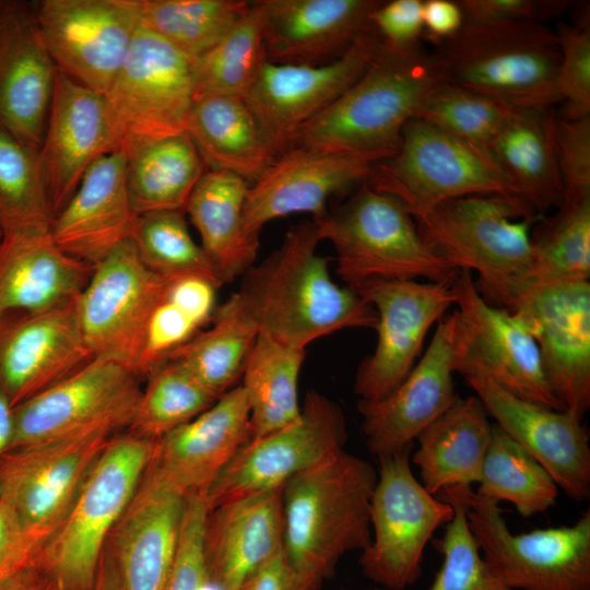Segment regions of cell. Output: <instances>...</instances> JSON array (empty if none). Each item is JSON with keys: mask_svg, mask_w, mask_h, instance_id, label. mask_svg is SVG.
<instances>
[{"mask_svg": "<svg viewBox=\"0 0 590 590\" xmlns=\"http://www.w3.org/2000/svg\"><path fill=\"white\" fill-rule=\"evenodd\" d=\"M155 441L111 437L86 475L62 523L42 550L39 566L60 590H92L108 539L133 498Z\"/></svg>", "mask_w": 590, "mask_h": 590, "instance_id": "cell-7", "label": "cell"}, {"mask_svg": "<svg viewBox=\"0 0 590 590\" xmlns=\"http://www.w3.org/2000/svg\"><path fill=\"white\" fill-rule=\"evenodd\" d=\"M519 110L445 81L427 96L414 118L489 150Z\"/></svg>", "mask_w": 590, "mask_h": 590, "instance_id": "cell-48", "label": "cell"}, {"mask_svg": "<svg viewBox=\"0 0 590 590\" xmlns=\"http://www.w3.org/2000/svg\"><path fill=\"white\" fill-rule=\"evenodd\" d=\"M412 449L378 459L369 506L371 541L358 559L362 574L389 590H404L421 578L428 541L453 517L452 505L428 493L413 474Z\"/></svg>", "mask_w": 590, "mask_h": 590, "instance_id": "cell-11", "label": "cell"}, {"mask_svg": "<svg viewBox=\"0 0 590 590\" xmlns=\"http://www.w3.org/2000/svg\"><path fill=\"white\" fill-rule=\"evenodd\" d=\"M422 0L382 1L373 12L370 25L382 46L406 50L421 46L424 33Z\"/></svg>", "mask_w": 590, "mask_h": 590, "instance_id": "cell-54", "label": "cell"}, {"mask_svg": "<svg viewBox=\"0 0 590 590\" xmlns=\"http://www.w3.org/2000/svg\"><path fill=\"white\" fill-rule=\"evenodd\" d=\"M245 0H140L141 26L193 60L248 12Z\"/></svg>", "mask_w": 590, "mask_h": 590, "instance_id": "cell-42", "label": "cell"}, {"mask_svg": "<svg viewBox=\"0 0 590 590\" xmlns=\"http://www.w3.org/2000/svg\"><path fill=\"white\" fill-rule=\"evenodd\" d=\"M209 508L203 495L186 497L176 554L166 590H203L208 582L203 533Z\"/></svg>", "mask_w": 590, "mask_h": 590, "instance_id": "cell-51", "label": "cell"}, {"mask_svg": "<svg viewBox=\"0 0 590 590\" xmlns=\"http://www.w3.org/2000/svg\"><path fill=\"white\" fill-rule=\"evenodd\" d=\"M92 590H121L117 569L106 544Z\"/></svg>", "mask_w": 590, "mask_h": 590, "instance_id": "cell-59", "label": "cell"}, {"mask_svg": "<svg viewBox=\"0 0 590 590\" xmlns=\"http://www.w3.org/2000/svg\"><path fill=\"white\" fill-rule=\"evenodd\" d=\"M452 282L375 280L355 291L377 314L378 338L374 352L356 369L358 400H379L405 379L427 332L455 304Z\"/></svg>", "mask_w": 590, "mask_h": 590, "instance_id": "cell-18", "label": "cell"}, {"mask_svg": "<svg viewBox=\"0 0 590 590\" xmlns=\"http://www.w3.org/2000/svg\"><path fill=\"white\" fill-rule=\"evenodd\" d=\"M445 81L433 52L421 46L393 50L380 43L364 73L329 107L298 128L286 149L304 145L378 162L388 158L398 151L405 125Z\"/></svg>", "mask_w": 590, "mask_h": 590, "instance_id": "cell-2", "label": "cell"}, {"mask_svg": "<svg viewBox=\"0 0 590 590\" xmlns=\"http://www.w3.org/2000/svg\"><path fill=\"white\" fill-rule=\"evenodd\" d=\"M104 96L116 153L126 156L145 144L186 131L194 102L192 60L140 26Z\"/></svg>", "mask_w": 590, "mask_h": 590, "instance_id": "cell-10", "label": "cell"}, {"mask_svg": "<svg viewBox=\"0 0 590 590\" xmlns=\"http://www.w3.org/2000/svg\"><path fill=\"white\" fill-rule=\"evenodd\" d=\"M1 237H2V233H1V231H0V239H1Z\"/></svg>", "mask_w": 590, "mask_h": 590, "instance_id": "cell-61", "label": "cell"}, {"mask_svg": "<svg viewBox=\"0 0 590 590\" xmlns=\"http://www.w3.org/2000/svg\"><path fill=\"white\" fill-rule=\"evenodd\" d=\"M555 145L565 200L590 196V115L555 117Z\"/></svg>", "mask_w": 590, "mask_h": 590, "instance_id": "cell-52", "label": "cell"}, {"mask_svg": "<svg viewBox=\"0 0 590 590\" xmlns=\"http://www.w3.org/2000/svg\"><path fill=\"white\" fill-rule=\"evenodd\" d=\"M94 267L64 253L50 228L2 234L0 316L49 309L76 298Z\"/></svg>", "mask_w": 590, "mask_h": 590, "instance_id": "cell-32", "label": "cell"}, {"mask_svg": "<svg viewBox=\"0 0 590 590\" xmlns=\"http://www.w3.org/2000/svg\"><path fill=\"white\" fill-rule=\"evenodd\" d=\"M211 326L199 331L166 361L181 364L210 392L220 398L241 378L259 334L256 319L239 292L216 307Z\"/></svg>", "mask_w": 590, "mask_h": 590, "instance_id": "cell-37", "label": "cell"}, {"mask_svg": "<svg viewBox=\"0 0 590 590\" xmlns=\"http://www.w3.org/2000/svg\"><path fill=\"white\" fill-rule=\"evenodd\" d=\"M219 287L201 276L168 280L148 324L142 375L150 376L211 321Z\"/></svg>", "mask_w": 590, "mask_h": 590, "instance_id": "cell-44", "label": "cell"}, {"mask_svg": "<svg viewBox=\"0 0 590 590\" xmlns=\"http://www.w3.org/2000/svg\"><path fill=\"white\" fill-rule=\"evenodd\" d=\"M137 378L114 361L94 357L13 408L9 449L129 427L142 392Z\"/></svg>", "mask_w": 590, "mask_h": 590, "instance_id": "cell-13", "label": "cell"}, {"mask_svg": "<svg viewBox=\"0 0 590 590\" xmlns=\"http://www.w3.org/2000/svg\"><path fill=\"white\" fill-rule=\"evenodd\" d=\"M471 533L509 590H590V510L571 526L512 533L498 503L465 489Z\"/></svg>", "mask_w": 590, "mask_h": 590, "instance_id": "cell-9", "label": "cell"}, {"mask_svg": "<svg viewBox=\"0 0 590 590\" xmlns=\"http://www.w3.org/2000/svg\"><path fill=\"white\" fill-rule=\"evenodd\" d=\"M341 408L316 390L306 393L292 424L250 439L206 491L209 510L248 495L282 488L293 476L344 449Z\"/></svg>", "mask_w": 590, "mask_h": 590, "instance_id": "cell-14", "label": "cell"}, {"mask_svg": "<svg viewBox=\"0 0 590 590\" xmlns=\"http://www.w3.org/2000/svg\"><path fill=\"white\" fill-rule=\"evenodd\" d=\"M495 424L575 502L590 497L589 433L576 414L522 400L486 378L465 379Z\"/></svg>", "mask_w": 590, "mask_h": 590, "instance_id": "cell-25", "label": "cell"}, {"mask_svg": "<svg viewBox=\"0 0 590 590\" xmlns=\"http://www.w3.org/2000/svg\"><path fill=\"white\" fill-rule=\"evenodd\" d=\"M456 324V310L437 322L420 362L392 392L358 400L362 432L377 459L413 448L417 435L460 397L453 382Z\"/></svg>", "mask_w": 590, "mask_h": 590, "instance_id": "cell-22", "label": "cell"}, {"mask_svg": "<svg viewBox=\"0 0 590 590\" xmlns=\"http://www.w3.org/2000/svg\"><path fill=\"white\" fill-rule=\"evenodd\" d=\"M377 477L367 460L343 449L282 486L283 552L302 578L321 587L346 553L369 545Z\"/></svg>", "mask_w": 590, "mask_h": 590, "instance_id": "cell-3", "label": "cell"}, {"mask_svg": "<svg viewBox=\"0 0 590 590\" xmlns=\"http://www.w3.org/2000/svg\"><path fill=\"white\" fill-rule=\"evenodd\" d=\"M185 211L140 214L131 240L144 266L165 280L201 276L221 286L216 270L190 235Z\"/></svg>", "mask_w": 590, "mask_h": 590, "instance_id": "cell-47", "label": "cell"}, {"mask_svg": "<svg viewBox=\"0 0 590 590\" xmlns=\"http://www.w3.org/2000/svg\"><path fill=\"white\" fill-rule=\"evenodd\" d=\"M378 0H258L266 59L321 64L342 56L369 26Z\"/></svg>", "mask_w": 590, "mask_h": 590, "instance_id": "cell-28", "label": "cell"}, {"mask_svg": "<svg viewBox=\"0 0 590 590\" xmlns=\"http://www.w3.org/2000/svg\"><path fill=\"white\" fill-rule=\"evenodd\" d=\"M560 60L557 91L564 109L560 117L590 115V28L560 22L555 30Z\"/></svg>", "mask_w": 590, "mask_h": 590, "instance_id": "cell-50", "label": "cell"}, {"mask_svg": "<svg viewBox=\"0 0 590 590\" xmlns=\"http://www.w3.org/2000/svg\"><path fill=\"white\" fill-rule=\"evenodd\" d=\"M110 153H116V142L105 96L57 71L38 151L54 217L73 196L87 169Z\"/></svg>", "mask_w": 590, "mask_h": 590, "instance_id": "cell-26", "label": "cell"}, {"mask_svg": "<svg viewBox=\"0 0 590 590\" xmlns=\"http://www.w3.org/2000/svg\"><path fill=\"white\" fill-rule=\"evenodd\" d=\"M282 488L210 509L203 533L208 582L238 590L245 579L283 548Z\"/></svg>", "mask_w": 590, "mask_h": 590, "instance_id": "cell-30", "label": "cell"}, {"mask_svg": "<svg viewBox=\"0 0 590 590\" xmlns=\"http://www.w3.org/2000/svg\"><path fill=\"white\" fill-rule=\"evenodd\" d=\"M377 162L304 145L287 148L249 186L244 208L247 231L259 237L268 222L293 213L321 220L328 200L365 181Z\"/></svg>", "mask_w": 590, "mask_h": 590, "instance_id": "cell-24", "label": "cell"}, {"mask_svg": "<svg viewBox=\"0 0 590 590\" xmlns=\"http://www.w3.org/2000/svg\"><path fill=\"white\" fill-rule=\"evenodd\" d=\"M167 282L144 266L131 239L94 266L78 311L95 357L142 375L148 324Z\"/></svg>", "mask_w": 590, "mask_h": 590, "instance_id": "cell-15", "label": "cell"}, {"mask_svg": "<svg viewBox=\"0 0 590 590\" xmlns=\"http://www.w3.org/2000/svg\"><path fill=\"white\" fill-rule=\"evenodd\" d=\"M535 225L532 264L520 292L535 285L589 281L590 196L563 201L554 215L542 216Z\"/></svg>", "mask_w": 590, "mask_h": 590, "instance_id": "cell-40", "label": "cell"}, {"mask_svg": "<svg viewBox=\"0 0 590 590\" xmlns=\"http://www.w3.org/2000/svg\"><path fill=\"white\" fill-rule=\"evenodd\" d=\"M464 23H504L558 17L569 7L566 0H458Z\"/></svg>", "mask_w": 590, "mask_h": 590, "instance_id": "cell-53", "label": "cell"}, {"mask_svg": "<svg viewBox=\"0 0 590 590\" xmlns=\"http://www.w3.org/2000/svg\"><path fill=\"white\" fill-rule=\"evenodd\" d=\"M138 217L127 187L126 156L110 153L87 169L54 217L50 233L64 253L94 267L131 239Z\"/></svg>", "mask_w": 590, "mask_h": 590, "instance_id": "cell-29", "label": "cell"}, {"mask_svg": "<svg viewBox=\"0 0 590 590\" xmlns=\"http://www.w3.org/2000/svg\"><path fill=\"white\" fill-rule=\"evenodd\" d=\"M0 590H60L57 581L39 565L0 579Z\"/></svg>", "mask_w": 590, "mask_h": 590, "instance_id": "cell-58", "label": "cell"}, {"mask_svg": "<svg viewBox=\"0 0 590 590\" xmlns=\"http://www.w3.org/2000/svg\"><path fill=\"white\" fill-rule=\"evenodd\" d=\"M424 33L437 45L457 34L464 24L463 12L457 1H423Z\"/></svg>", "mask_w": 590, "mask_h": 590, "instance_id": "cell-57", "label": "cell"}, {"mask_svg": "<svg viewBox=\"0 0 590 590\" xmlns=\"http://www.w3.org/2000/svg\"><path fill=\"white\" fill-rule=\"evenodd\" d=\"M78 297L45 310L0 316V389L12 408L95 357L82 331Z\"/></svg>", "mask_w": 590, "mask_h": 590, "instance_id": "cell-21", "label": "cell"}, {"mask_svg": "<svg viewBox=\"0 0 590 590\" xmlns=\"http://www.w3.org/2000/svg\"><path fill=\"white\" fill-rule=\"evenodd\" d=\"M56 75L35 1L0 0V128L38 151Z\"/></svg>", "mask_w": 590, "mask_h": 590, "instance_id": "cell-27", "label": "cell"}, {"mask_svg": "<svg viewBox=\"0 0 590 590\" xmlns=\"http://www.w3.org/2000/svg\"><path fill=\"white\" fill-rule=\"evenodd\" d=\"M266 61L262 12L258 1H252L244 17L219 43L192 60L194 99H245Z\"/></svg>", "mask_w": 590, "mask_h": 590, "instance_id": "cell-41", "label": "cell"}, {"mask_svg": "<svg viewBox=\"0 0 590 590\" xmlns=\"http://www.w3.org/2000/svg\"><path fill=\"white\" fill-rule=\"evenodd\" d=\"M302 578L287 562L283 548L258 567L238 590H319Z\"/></svg>", "mask_w": 590, "mask_h": 590, "instance_id": "cell-56", "label": "cell"}, {"mask_svg": "<svg viewBox=\"0 0 590 590\" xmlns=\"http://www.w3.org/2000/svg\"><path fill=\"white\" fill-rule=\"evenodd\" d=\"M13 435V408L0 389V457L10 447Z\"/></svg>", "mask_w": 590, "mask_h": 590, "instance_id": "cell-60", "label": "cell"}, {"mask_svg": "<svg viewBox=\"0 0 590 590\" xmlns=\"http://www.w3.org/2000/svg\"><path fill=\"white\" fill-rule=\"evenodd\" d=\"M249 186L232 173L206 169L186 205L201 247L223 283L244 275L257 257L259 237L247 231L244 219Z\"/></svg>", "mask_w": 590, "mask_h": 590, "instance_id": "cell-34", "label": "cell"}, {"mask_svg": "<svg viewBox=\"0 0 590 590\" xmlns=\"http://www.w3.org/2000/svg\"><path fill=\"white\" fill-rule=\"evenodd\" d=\"M379 45L369 24L342 56L327 63H263L245 102L278 155L298 128L329 107L364 73Z\"/></svg>", "mask_w": 590, "mask_h": 590, "instance_id": "cell-20", "label": "cell"}, {"mask_svg": "<svg viewBox=\"0 0 590 590\" xmlns=\"http://www.w3.org/2000/svg\"><path fill=\"white\" fill-rule=\"evenodd\" d=\"M452 288L455 373L464 379H489L522 400L564 410L547 384L536 342L522 318L487 303L469 271L460 270Z\"/></svg>", "mask_w": 590, "mask_h": 590, "instance_id": "cell-12", "label": "cell"}, {"mask_svg": "<svg viewBox=\"0 0 590 590\" xmlns=\"http://www.w3.org/2000/svg\"><path fill=\"white\" fill-rule=\"evenodd\" d=\"M467 487L453 486L436 495L452 505L453 517L446 524L442 538L435 542L444 558L428 590H509L491 574L471 533L467 518Z\"/></svg>", "mask_w": 590, "mask_h": 590, "instance_id": "cell-49", "label": "cell"}, {"mask_svg": "<svg viewBox=\"0 0 590 590\" xmlns=\"http://www.w3.org/2000/svg\"><path fill=\"white\" fill-rule=\"evenodd\" d=\"M208 169L255 182L278 153L245 99L204 96L194 99L186 125Z\"/></svg>", "mask_w": 590, "mask_h": 590, "instance_id": "cell-35", "label": "cell"}, {"mask_svg": "<svg viewBox=\"0 0 590 590\" xmlns=\"http://www.w3.org/2000/svg\"><path fill=\"white\" fill-rule=\"evenodd\" d=\"M476 396L459 397L416 437L411 461L425 489L437 495L445 488L471 486L481 479L493 424Z\"/></svg>", "mask_w": 590, "mask_h": 590, "instance_id": "cell-33", "label": "cell"}, {"mask_svg": "<svg viewBox=\"0 0 590 590\" xmlns=\"http://www.w3.org/2000/svg\"><path fill=\"white\" fill-rule=\"evenodd\" d=\"M317 225L292 226L281 246L245 274L239 294L259 332L306 350L312 341L352 328H374V307L352 288L337 284L327 258L317 252Z\"/></svg>", "mask_w": 590, "mask_h": 590, "instance_id": "cell-1", "label": "cell"}, {"mask_svg": "<svg viewBox=\"0 0 590 590\" xmlns=\"http://www.w3.org/2000/svg\"><path fill=\"white\" fill-rule=\"evenodd\" d=\"M110 438L111 433L97 430L11 448L0 457V503L42 550Z\"/></svg>", "mask_w": 590, "mask_h": 590, "instance_id": "cell-16", "label": "cell"}, {"mask_svg": "<svg viewBox=\"0 0 590 590\" xmlns=\"http://www.w3.org/2000/svg\"><path fill=\"white\" fill-rule=\"evenodd\" d=\"M506 310L526 322L555 398L582 420L590 408L589 281L527 287Z\"/></svg>", "mask_w": 590, "mask_h": 590, "instance_id": "cell-19", "label": "cell"}, {"mask_svg": "<svg viewBox=\"0 0 590 590\" xmlns=\"http://www.w3.org/2000/svg\"><path fill=\"white\" fill-rule=\"evenodd\" d=\"M42 547L0 503V579L39 565Z\"/></svg>", "mask_w": 590, "mask_h": 590, "instance_id": "cell-55", "label": "cell"}, {"mask_svg": "<svg viewBox=\"0 0 590 590\" xmlns=\"http://www.w3.org/2000/svg\"><path fill=\"white\" fill-rule=\"evenodd\" d=\"M541 217L516 197L477 194L438 204L417 220V229L455 269L476 272L480 295L505 309L526 283L531 231Z\"/></svg>", "mask_w": 590, "mask_h": 590, "instance_id": "cell-4", "label": "cell"}, {"mask_svg": "<svg viewBox=\"0 0 590 590\" xmlns=\"http://www.w3.org/2000/svg\"><path fill=\"white\" fill-rule=\"evenodd\" d=\"M365 181L397 199L416 221L455 198L515 197L507 176L488 149L416 118L405 125L398 151L377 162Z\"/></svg>", "mask_w": 590, "mask_h": 590, "instance_id": "cell-8", "label": "cell"}, {"mask_svg": "<svg viewBox=\"0 0 590 590\" xmlns=\"http://www.w3.org/2000/svg\"><path fill=\"white\" fill-rule=\"evenodd\" d=\"M54 216L38 150L0 128V231L50 228Z\"/></svg>", "mask_w": 590, "mask_h": 590, "instance_id": "cell-46", "label": "cell"}, {"mask_svg": "<svg viewBox=\"0 0 590 590\" xmlns=\"http://www.w3.org/2000/svg\"><path fill=\"white\" fill-rule=\"evenodd\" d=\"M555 117L554 108L519 110L489 146L515 197L541 216L557 210L564 197Z\"/></svg>", "mask_w": 590, "mask_h": 590, "instance_id": "cell-36", "label": "cell"}, {"mask_svg": "<svg viewBox=\"0 0 590 590\" xmlns=\"http://www.w3.org/2000/svg\"><path fill=\"white\" fill-rule=\"evenodd\" d=\"M149 377L128 427L141 438L158 440L219 399L176 361H166Z\"/></svg>", "mask_w": 590, "mask_h": 590, "instance_id": "cell-45", "label": "cell"}, {"mask_svg": "<svg viewBox=\"0 0 590 590\" xmlns=\"http://www.w3.org/2000/svg\"><path fill=\"white\" fill-rule=\"evenodd\" d=\"M206 166L188 133L181 132L126 155L128 192L137 213L185 211Z\"/></svg>", "mask_w": 590, "mask_h": 590, "instance_id": "cell-38", "label": "cell"}, {"mask_svg": "<svg viewBox=\"0 0 590 590\" xmlns=\"http://www.w3.org/2000/svg\"><path fill=\"white\" fill-rule=\"evenodd\" d=\"M35 8L57 71L105 95L141 26L140 0H40Z\"/></svg>", "mask_w": 590, "mask_h": 590, "instance_id": "cell-17", "label": "cell"}, {"mask_svg": "<svg viewBox=\"0 0 590 590\" xmlns=\"http://www.w3.org/2000/svg\"><path fill=\"white\" fill-rule=\"evenodd\" d=\"M184 507L182 496L142 477L107 542L121 590H166Z\"/></svg>", "mask_w": 590, "mask_h": 590, "instance_id": "cell-31", "label": "cell"}, {"mask_svg": "<svg viewBox=\"0 0 590 590\" xmlns=\"http://www.w3.org/2000/svg\"><path fill=\"white\" fill-rule=\"evenodd\" d=\"M477 485L474 492L479 496L508 502L523 517L546 511L558 496V486L547 471L496 424Z\"/></svg>", "mask_w": 590, "mask_h": 590, "instance_id": "cell-43", "label": "cell"}, {"mask_svg": "<svg viewBox=\"0 0 590 590\" xmlns=\"http://www.w3.org/2000/svg\"><path fill=\"white\" fill-rule=\"evenodd\" d=\"M250 439L249 403L244 388L238 385L204 412L155 440L143 479L184 498L205 495Z\"/></svg>", "mask_w": 590, "mask_h": 590, "instance_id": "cell-23", "label": "cell"}, {"mask_svg": "<svg viewBox=\"0 0 590 590\" xmlns=\"http://www.w3.org/2000/svg\"><path fill=\"white\" fill-rule=\"evenodd\" d=\"M305 350L259 332L245 363L240 386L250 409L251 439L295 422L300 415L298 377Z\"/></svg>", "mask_w": 590, "mask_h": 590, "instance_id": "cell-39", "label": "cell"}, {"mask_svg": "<svg viewBox=\"0 0 590 590\" xmlns=\"http://www.w3.org/2000/svg\"><path fill=\"white\" fill-rule=\"evenodd\" d=\"M314 223L321 240L333 245L337 273L353 291L375 280L451 282L460 272L429 247L397 199L366 181Z\"/></svg>", "mask_w": 590, "mask_h": 590, "instance_id": "cell-6", "label": "cell"}, {"mask_svg": "<svg viewBox=\"0 0 590 590\" xmlns=\"http://www.w3.org/2000/svg\"><path fill=\"white\" fill-rule=\"evenodd\" d=\"M447 82L516 109L554 108L560 103L557 36L534 21L464 23L433 51Z\"/></svg>", "mask_w": 590, "mask_h": 590, "instance_id": "cell-5", "label": "cell"}]
</instances>
